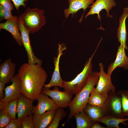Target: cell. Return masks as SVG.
Listing matches in <instances>:
<instances>
[{"mask_svg": "<svg viewBox=\"0 0 128 128\" xmlns=\"http://www.w3.org/2000/svg\"><path fill=\"white\" fill-rule=\"evenodd\" d=\"M37 100L38 103L37 105L34 107L33 115L41 114L46 111L57 109L59 107L52 99L49 98L48 96L42 92Z\"/></svg>", "mask_w": 128, "mask_h": 128, "instance_id": "obj_13", "label": "cell"}, {"mask_svg": "<svg viewBox=\"0 0 128 128\" xmlns=\"http://www.w3.org/2000/svg\"><path fill=\"white\" fill-rule=\"evenodd\" d=\"M105 127H103L100 125L98 122L94 123L92 128H106Z\"/></svg>", "mask_w": 128, "mask_h": 128, "instance_id": "obj_34", "label": "cell"}, {"mask_svg": "<svg viewBox=\"0 0 128 128\" xmlns=\"http://www.w3.org/2000/svg\"><path fill=\"white\" fill-rule=\"evenodd\" d=\"M105 115L124 119L121 95L117 92L111 91L107 101L103 108Z\"/></svg>", "mask_w": 128, "mask_h": 128, "instance_id": "obj_5", "label": "cell"}, {"mask_svg": "<svg viewBox=\"0 0 128 128\" xmlns=\"http://www.w3.org/2000/svg\"><path fill=\"white\" fill-rule=\"evenodd\" d=\"M0 110V128H3L9 123L11 119L4 109Z\"/></svg>", "mask_w": 128, "mask_h": 128, "instance_id": "obj_27", "label": "cell"}, {"mask_svg": "<svg viewBox=\"0 0 128 128\" xmlns=\"http://www.w3.org/2000/svg\"><path fill=\"white\" fill-rule=\"evenodd\" d=\"M18 18L16 15L13 16L10 19L5 22L0 23V30H5L9 32L12 37L20 46H23L20 30L18 23Z\"/></svg>", "mask_w": 128, "mask_h": 128, "instance_id": "obj_12", "label": "cell"}, {"mask_svg": "<svg viewBox=\"0 0 128 128\" xmlns=\"http://www.w3.org/2000/svg\"><path fill=\"white\" fill-rule=\"evenodd\" d=\"M100 71L98 72L99 79L95 89L99 93L102 94H109L112 91H116V88L112 84L111 76L106 73L104 70V65L102 63L99 64Z\"/></svg>", "mask_w": 128, "mask_h": 128, "instance_id": "obj_9", "label": "cell"}, {"mask_svg": "<svg viewBox=\"0 0 128 128\" xmlns=\"http://www.w3.org/2000/svg\"><path fill=\"white\" fill-rule=\"evenodd\" d=\"M66 49L65 45L63 43L59 44L58 49V54L57 57L55 56L54 58V62L55 68L51 79L49 82L44 85V87L50 88L55 86L63 88L64 80L60 76L59 67V60L61 55L63 54V51Z\"/></svg>", "mask_w": 128, "mask_h": 128, "instance_id": "obj_10", "label": "cell"}, {"mask_svg": "<svg viewBox=\"0 0 128 128\" xmlns=\"http://www.w3.org/2000/svg\"><path fill=\"white\" fill-rule=\"evenodd\" d=\"M13 16L11 11L5 8L0 5V21H2L3 19L7 20L11 18Z\"/></svg>", "mask_w": 128, "mask_h": 128, "instance_id": "obj_29", "label": "cell"}, {"mask_svg": "<svg viewBox=\"0 0 128 128\" xmlns=\"http://www.w3.org/2000/svg\"><path fill=\"white\" fill-rule=\"evenodd\" d=\"M116 5L114 0H96L91 6L88 7L91 8V9L85 16V18L86 19L89 15L97 14V18L101 22V17L100 13L104 9L106 11L107 17L112 18L113 16L110 15L109 11L113 7Z\"/></svg>", "mask_w": 128, "mask_h": 128, "instance_id": "obj_11", "label": "cell"}, {"mask_svg": "<svg viewBox=\"0 0 128 128\" xmlns=\"http://www.w3.org/2000/svg\"><path fill=\"white\" fill-rule=\"evenodd\" d=\"M66 112L61 107H58L56 109L55 117L51 123L47 126V128H57L60 121L66 116Z\"/></svg>", "mask_w": 128, "mask_h": 128, "instance_id": "obj_24", "label": "cell"}, {"mask_svg": "<svg viewBox=\"0 0 128 128\" xmlns=\"http://www.w3.org/2000/svg\"><path fill=\"white\" fill-rule=\"evenodd\" d=\"M109 94H102L98 93L94 87L90 94L88 104L103 108L108 99Z\"/></svg>", "mask_w": 128, "mask_h": 128, "instance_id": "obj_21", "label": "cell"}, {"mask_svg": "<svg viewBox=\"0 0 128 128\" xmlns=\"http://www.w3.org/2000/svg\"><path fill=\"white\" fill-rule=\"evenodd\" d=\"M57 109L33 115L34 128H45L51 123L55 115Z\"/></svg>", "mask_w": 128, "mask_h": 128, "instance_id": "obj_19", "label": "cell"}, {"mask_svg": "<svg viewBox=\"0 0 128 128\" xmlns=\"http://www.w3.org/2000/svg\"><path fill=\"white\" fill-rule=\"evenodd\" d=\"M73 116L76 120L77 128H92L93 123L83 111L76 113Z\"/></svg>", "mask_w": 128, "mask_h": 128, "instance_id": "obj_23", "label": "cell"}, {"mask_svg": "<svg viewBox=\"0 0 128 128\" xmlns=\"http://www.w3.org/2000/svg\"><path fill=\"white\" fill-rule=\"evenodd\" d=\"M11 0H0V5L11 11L14 9L13 4Z\"/></svg>", "mask_w": 128, "mask_h": 128, "instance_id": "obj_31", "label": "cell"}, {"mask_svg": "<svg viewBox=\"0 0 128 128\" xmlns=\"http://www.w3.org/2000/svg\"><path fill=\"white\" fill-rule=\"evenodd\" d=\"M98 72L92 71L88 81L72 100L69 107V113L67 122L76 113L83 112V110L88 104L89 95L98 82L99 77Z\"/></svg>", "mask_w": 128, "mask_h": 128, "instance_id": "obj_2", "label": "cell"}, {"mask_svg": "<svg viewBox=\"0 0 128 128\" xmlns=\"http://www.w3.org/2000/svg\"><path fill=\"white\" fill-rule=\"evenodd\" d=\"M16 64L11 58L6 59L0 65V81L8 83L14 77Z\"/></svg>", "mask_w": 128, "mask_h": 128, "instance_id": "obj_14", "label": "cell"}, {"mask_svg": "<svg viewBox=\"0 0 128 128\" xmlns=\"http://www.w3.org/2000/svg\"><path fill=\"white\" fill-rule=\"evenodd\" d=\"M128 120V117L126 119L119 118L114 117L105 115L102 118L98 120L97 122L102 123L106 126L107 128H119V124L122 123L127 125V123L125 121Z\"/></svg>", "mask_w": 128, "mask_h": 128, "instance_id": "obj_22", "label": "cell"}, {"mask_svg": "<svg viewBox=\"0 0 128 128\" xmlns=\"http://www.w3.org/2000/svg\"><path fill=\"white\" fill-rule=\"evenodd\" d=\"M20 32L23 45L27 52L28 58V63L31 64L41 65L42 61L37 58L34 55L32 50L30 39L28 31L25 28L22 22L19 17L18 20Z\"/></svg>", "mask_w": 128, "mask_h": 128, "instance_id": "obj_8", "label": "cell"}, {"mask_svg": "<svg viewBox=\"0 0 128 128\" xmlns=\"http://www.w3.org/2000/svg\"><path fill=\"white\" fill-rule=\"evenodd\" d=\"M4 128H22L21 119H11L9 123Z\"/></svg>", "mask_w": 128, "mask_h": 128, "instance_id": "obj_30", "label": "cell"}, {"mask_svg": "<svg viewBox=\"0 0 128 128\" xmlns=\"http://www.w3.org/2000/svg\"><path fill=\"white\" fill-rule=\"evenodd\" d=\"M94 0H68L69 3V6L68 8L64 10L65 20L68 18L70 14L73 16L77 11L81 9L83 10L82 15L79 20L81 22L83 14L86 9L89 6L92 4Z\"/></svg>", "mask_w": 128, "mask_h": 128, "instance_id": "obj_15", "label": "cell"}, {"mask_svg": "<svg viewBox=\"0 0 128 128\" xmlns=\"http://www.w3.org/2000/svg\"><path fill=\"white\" fill-rule=\"evenodd\" d=\"M14 4L15 9L18 11L19 10V7L21 6L24 8L26 6L25 2H27L28 0H11Z\"/></svg>", "mask_w": 128, "mask_h": 128, "instance_id": "obj_32", "label": "cell"}, {"mask_svg": "<svg viewBox=\"0 0 128 128\" xmlns=\"http://www.w3.org/2000/svg\"><path fill=\"white\" fill-rule=\"evenodd\" d=\"M21 120L22 128H34L32 115L23 117Z\"/></svg>", "mask_w": 128, "mask_h": 128, "instance_id": "obj_28", "label": "cell"}, {"mask_svg": "<svg viewBox=\"0 0 128 128\" xmlns=\"http://www.w3.org/2000/svg\"><path fill=\"white\" fill-rule=\"evenodd\" d=\"M10 82L12 84L5 88V96L0 101V109L11 100L18 99L22 94L21 82L18 74L14 76Z\"/></svg>", "mask_w": 128, "mask_h": 128, "instance_id": "obj_7", "label": "cell"}, {"mask_svg": "<svg viewBox=\"0 0 128 128\" xmlns=\"http://www.w3.org/2000/svg\"><path fill=\"white\" fill-rule=\"evenodd\" d=\"M125 50L120 45L118 47L115 59L108 67L107 73L110 76L117 67H120L128 70V57L126 55Z\"/></svg>", "mask_w": 128, "mask_h": 128, "instance_id": "obj_16", "label": "cell"}, {"mask_svg": "<svg viewBox=\"0 0 128 128\" xmlns=\"http://www.w3.org/2000/svg\"><path fill=\"white\" fill-rule=\"evenodd\" d=\"M5 84L0 81V100L4 98L5 94L4 93Z\"/></svg>", "mask_w": 128, "mask_h": 128, "instance_id": "obj_33", "label": "cell"}, {"mask_svg": "<svg viewBox=\"0 0 128 128\" xmlns=\"http://www.w3.org/2000/svg\"><path fill=\"white\" fill-rule=\"evenodd\" d=\"M50 88L44 87L42 92L51 98L59 107L63 109L69 107L72 100V95L64 91H59L58 86H55L52 90Z\"/></svg>", "mask_w": 128, "mask_h": 128, "instance_id": "obj_6", "label": "cell"}, {"mask_svg": "<svg viewBox=\"0 0 128 128\" xmlns=\"http://www.w3.org/2000/svg\"><path fill=\"white\" fill-rule=\"evenodd\" d=\"M83 111L93 124L105 115L103 108L88 104L84 109Z\"/></svg>", "mask_w": 128, "mask_h": 128, "instance_id": "obj_20", "label": "cell"}, {"mask_svg": "<svg viewBox=\"0 0 128 128\" xmlns=\"http://www.w3.org/2000/svg\"><path fill=\"white\" fill-rule=\"evenodd\" d=\"M22 83V94L33 101L42 93L47 74L41 65L23 64L18 73Z\"/></svg>", "mask_w": 128, "mask_h": 128, "instance_id": "obj_1", "label": "cell"}, {"mask_svg": "<svg viewBox=\"0 0 128 128\" xmlns=\"http://www.w3.org/2000/svg\"><path fill=\"white\" fill-rule=\"evenodd\" d=\"M100 42H99L94 52L85 64L82 71L72 80L64 81L63 88L64 91L71 95L76 94L85 85L92 73V62Z\"/></svg>", "mask_w": 128, "mask_h": 128, "instance_id": "obj_3", "label": "cell"}, {"mask_svg": "<svg viewBox=\"0 0 128 128\" xmlns=\"http://www.w3.org/2000/svg\"></svg>", "mask_w": 128, "mask_h": 128, "instance_id": "obj_35", "label": "cell"}, {"mask_svg": "<svg viewBox=\"0 0 128 128\" xmlns=\"http://www.w3.org/2000/svg\"><path fill=\"white\" fill-rule=\"evenodd\" d=\"M128 17V7H127L124 8L123 13L119 18V26L117 33L118 42L120 43V45L126 50L128 49V46L126 44L127 32L125 22L126 19Z\"/></svg>", "mask_w": 128, "mask_h": 128, "instance_id": "obj_18", "label": "cell"}, {"mask_svg": "<svg viewBox=\"0 0 128 128\" xmlns=\"http://www.w3.org/2000/svg\"><path fill=\"white\" fill-rule=\"evenodd\" d=\"M18 101V99L12 100L5 104L3 108L7 113L11 119L16 118Z\"/></svg>", "mask_w": 128, "mask_h": 128, "instance_id": "obj_25", "label": "cell"}, {"mask_svg": "<svg viewBox=\"0 0 128 128\" xmlns=\"http://www.w3.org/2000/svg\"><path fill=\"white\" fill-rule=\"evenodd\" d=\"M33 101L22 94L18 99L17 107V118L21 119L23 117L32 115L34 106Z\"/></svg>", "mask_w": 128, "mask_h": 128, "instance_id": "obj_17", "label": "cell"}, {"mask_svg": "<svg viewBox=\"0 0 128 128\" xmlns=\"http://www.w3.org/2000/svg\"><path fill=\"white\" fill-rule=\"evenodd\" d=\"M44 13V9L28 7L19 17L29 33L33 34L38 31L46 23Z\"/></svg>", "mask_w": 128, "mask_h": 128, "instance_id": "obj_4", "label": "cell"}, {"mask_svg": "<svg viewBox=\"0 0 128 128\" xmlns=\"http://www.w3.org/2000/svg\"><path fill=\"white\" fill-rule=\"evenodd\" d=\"M117 92L121 96L123 114L125 117H128V91L119 90Z\"/></svg>", "mask_w": 128, "mask_h": 128, "instance_id": "obj_26", "label": "cell"}]
</instances>
